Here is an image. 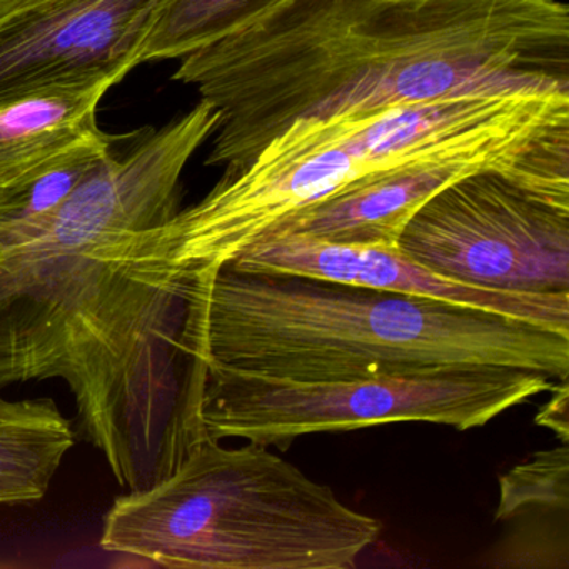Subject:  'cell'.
Masks as SVG:
<instances>
[{
    "label": "cell",
    "instance_id": "277c9868",
    "mask_svg": "<svg viewBox=\"0 0 569 569\" xmlns=\"http://www.w3.org/2000/svg\"><path fill=\"white\" fill-rule=\"evenodd\" d=\"M461 154L498 156L569 182V92L509 89L299 119L148 238L172 281L184 282L366 179Z\"/></svg>",
    "mask_w": 569,
    "mask_h": 569
},
{
    "label": "cell",
    "instance_id": "8fae6325",
    "mask_svg": "<svg viewBox=\"0 0 569 569\" xmlns=\"http://www.w3.org/2000/svg\"><path fill=\"white\" fill-rule=\"evenodd\" d=\"M119 81L99 79L0 99V191L102 134L99 104Z\"/></svg>",
    "mask_w": 569,
    "mask_h": 569
},
{
    "label": "cell",
    "instance_id": "4fadbf2b",
    "mask_svg": "<svg viewBox=\"0 0 569 569\" xmlns=\"http://www.w3.org/2000/svg\"><path fill=\"white\" fill-rule=\"evenodd\" d=\"M118 139L102 134L49 166L44 171L0 191V252L31 241L41 226L114 149Z\"/></svg>",
    "mask_w": 569,
    "mask_h": 569
},
{
    "label": "cell",
    "instance_id": "7c38bea8",
    "mask_svg": "<svg viewBox=\"0 0 569 569\" xmlns=\"http://www.w3.org/2000/svg\"><path fill=\"white\" fill-rule=\"evenodd\" d=\"M76 438L54 399L0 396V506L44 499Z\"/></svg>",
    "mask_w": 569,
    "mask_h": 569
},
{
    "label": "cell",
    "instance_id": "30bf717a",
    "mask_svg": "<svg viewBox=\"0 0 569 569\" xmlns=\"http://www.w3.org/2000/svg\"><path fill=\"white\" fill-rule=\"evenodd\" d=\"M479 171L502 172L529 188L569 199V182L555 181L519 162L489 154L451 156L366 179L289 216L266 238L306 236L341 244L398 248L406 224L426 201L451 182Z\"/></svg>",
    "mask_w": 569,
    "mask_h": 569
},
{
    "label": "cell",
    "instance_id": "ba28073f",
    "mask_svg": "<svg viewBox=\"0 0 569 569\" xmlns=\"http://www.w3.org/2000/svg\"><path fill=\"white\" fill-rule=\"evenodd\" d=\"M161 0H61L0 28V99L116 79L138 52Z\"/></svg>",
    "mask_w": 569,
    "mask_h": 569
},
{
    "label": "cell",
    "instance_id": "5bb4252c",
    "mask_svg": "<svg viewBox=\"0 0 569 569\" xmlns=\"http://www.w3.org/2000/svg\"><path fill=\"white\" fill-rule=\"evenodd\" d=\"M279 0H161L138 64L174 61L208 48L264 14Z\"/></svg>",
    "mask_w": 569,
    "mask_h": 569
},
{
    "label": "cell",
    "instance_id": "9c48e42d",
    "mask_svg": "<svg viewBox=\"0 0 569 569\" xmlns=\"http://www.w3.org/2000/svg\"><path fill=\"white\" fill-rule=\"evenodd\" d=\"M228 266L246 272L306 276L438 299L535 322L569 336V291L512 292L466 284L425 268L398 248L276 236L249 246Z\"/></svg>",
    "mask_w": 569,
    "mask_h": 569
},
{
    "label": "cell",
    "instance_id": "3957f363",
    "mask_svg": "<svg viewBox=\"0 0 569 569\" xmlns=\"http://www.w3.org/2000/svg\"><path fill=\"white\" fill-rule=\"evenodd\" d=\"M184 346L199 378L335 382L468 368L568 381L569 336L438 299L224 264L184 282Z\"/></svg>",
    "mask_w": 569,
    "mask_h": 569
},
{
    "label": "cell",
    "instance_id": "7a4b0ae2",
    "mask_svg": "<svg viewBox=\"0 0 569 569\" xmlns=\"http://www.w3.org/2000/svg\"><path fill=\"white\" fill-rule=\"evenodd\" d=\"M219 114L208 166L234 172L299 119L509 89L569 92L558 0H279L181 59Z\"/></svg>",
    "mask_w": 569,
    "mask_h": 569
},
{
    "label": "cell",
    "instance_id": "e0dca14e",
    "mask_svg": "<svg viewBox=\"0 0 569 569\" xmlns=\"http://www.w3.org/2000/svg\"><path fill=\"white\" fill-rule=\"evenodd\" d=\"M58 2L61 0H0V28L21 16Z\"/></svg>",
    "mask_w": 569,
    "mask_h": 569
},
{
    "label": "cell",
    "instance_id": "2e32d148",
    "mask_svg": "<svg viewBox=\"0 0 569 569\" xmlns=\"http://www.w3.org/2000/svg\"><path fill=\"white\" fill-rule=\"evenodd\" d=\"M552 396L536 415V425L551 429L561 442L569 438V388L568 381L552 386Z\"/></svg>",
    "mask_w": 569,
    "mask_h": 569
},
{
    "label": "cell",
    "instance_id": "6da1fadb",
    "mask_svg": "<svg viewBox=\"0 0 569 569\" xmlns=\"http://www.w3.org/2000/svg\"><path fill=\"white\" fill-rule=\"evenodd\" d=\"M199 101L144 128L98 168L19 248L0 252V392L62 379L76 435L104 456L128 491L168 478L204 439L202 385L184 346L186 301L159 262L124 249L122 232L179 211L182 172L218 128Z\"/></svg>",
    "mask_w": 569,
    "mask_h": 569
},
{
    "label": "cell",
    "instance_id": "8992f818",
    "mask_svg": "<svg viewBox=\"0 0 569 569\" xmlns=\"http://www.w3.org/2000/svg\"><path fill=\"white\" fill-rule=\"evenodd\" d=\"M551 378L515 368L445 369L335 382H271L206 371L198 419L204 438L291 445L299 436L392 422L459 431L551 391Z\"/></svg>",
    "mask_w": 569,
    "mask_h": 569
},
{
    "label": "cell",
    "instance_id": "5b68a950",
    "mask_svg": "<svg viewBox=\"0 0 569 569\" xmlns=\"http://www.w3.org/2000/svg\"><path fill=\"white\" fill-rule=\"evenodd\" d=\"M379 531L264 446L204 438L168 478L114 499L101 546L168 568L346 569Z\"/></svg>",
    "mask_w": 569,
    "mask_h": 569
},
{
    "label": "cell",
    "instance_id": "9a60e30c",
    "mask_svg": "<svg viewBox=\"0 0 569 569\" xmlns=\"http://www.w3.org/2000/svg\"><path fill=\"white\" fill-rule=\"evenodd\" d=\"M528 508L552 511L569 509V449L559 448L536 452L528 461L499 476V499L496 521L512 518Z\"/></svg>",
    "mask_w": 569,
    "mask_h": 569
},
{
    "label": "cell",
    "instance_id": "52a82bcc",
    "mask_svg": "<svg viewBox=\"0 0 569 569\" xmlns=\"http://www.w3.org/2000/svg\"><path fill=\"white\" fill-rule=\"evenodd\" d=\"M398 249L466 284L569 291V199L502 172H475L426 201L406 224Z\"/></svg>",
    "mask_w": 569,
    "mask_h": 569
}]
</instances>
